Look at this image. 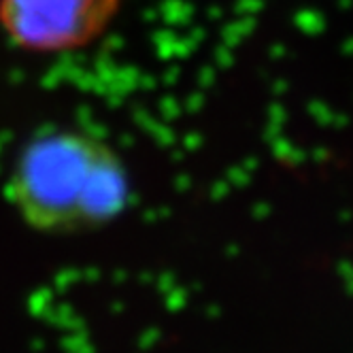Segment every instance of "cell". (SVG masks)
<instances>
[{
	"mask_svg": "<svg viewBox=\"0 0 353 353\" xmlns=\"http://www.w3.org/2000/svg\"><path fill=\"white\" fill-rule=\"evenodd\" d=\"M9 196L28 225L81 232L113 219L128 200V176L115 151L77 130L34 137L17 156Z\"/></svg>",
	"mask_w": 353,
	"mask_h": 353,
	"instance_id": "obj_1",
	"label": "cell"
},
{
	"mask_svg": "<svg viewBox=\"0 0 353 353\" xmlns=\"http://www.w3.org/2000/svg\"><path fill=\"white\" fill-rule=\"evenodd\" d=\"M121 0H0V23L28 52H68L103 34Z\"/></svg>",
	"mask_w": 353,
	"mask_h": 353,
	"instance_id": "obj_2",
	"label": "cell"
}]
</instances>
